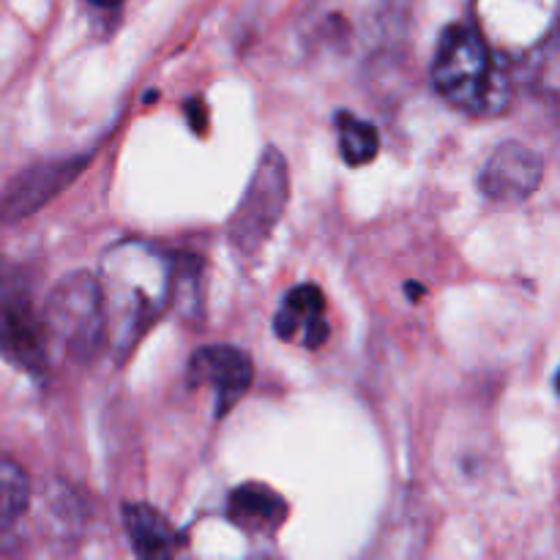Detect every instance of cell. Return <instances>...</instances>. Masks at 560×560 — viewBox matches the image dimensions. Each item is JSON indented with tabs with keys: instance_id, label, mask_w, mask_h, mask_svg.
Here are the masks:
<instances>
[{
	"instance_id": "6da1fadb",
	"label": "cell",
	"mask_w": 560,
	"mask_h": 560,
	"mask_svg": "<svg viewBox=\"0 0 560 560\" xmlns=\"http://www.w3.org/2000/svg\"><path fill=\"white\" fill-rule=\"evenodd\" d=\"M96 284L107 345L120 355L135 348L173 301V262L145 241H118L104 252Z\"/></svg>"
},
{
	"instance_id": "7a4b0ae2",
	"label": "cell",
	"mask_w": 560,
	"mask_h": 560,
	"mask_svg": "<svg viewBox=\"0 0 560 560\" xmlns=\"http://www.w3.org/2000/svg\"><path fill=\"white\" fill-rule=\"evenodd\" d=\"M432 85L454 109L474 118H495L512 102V71L470 25L443 27L432 60Z\"/></svg>"
},
{
	"instance_id": "3957f363",
	"label": "cell",
	"mask_w": 560,
	"mask_h": 560,
	"mask_svg": "<svg viewBox=\"0 0 560 560\" xmlns=\"http://www.w3.org/2000/svg\"><path fill=\"white\" fill-rule=\"evenodd\" d=\"M397 20L399 0H312L304 36L315 52L361 60L386 47Z\"/></svg>"
},
{
	"instance_id": "277c9868",
	"label": "cell",
	"mask_w": 560,
	"mask_h": 560,
	"mask_svg": "<svg viewBox=\"0 0 560 560\" xmlns=\"http://www.w3.org/2000/svg\"><path fill=\"white\" fill-rule=\"evenodd\" d=\"M47 345H58L66 359L88 364L107 345L102 295L96 277L91 273H69L49 293L42 315Z\"/></svg>"
},
{
	"instance_id": "5b68a950",
	"label": "cell",
	"mask_w": 560,
	"mask_h": 560,
	"mask_svg": "<svg viewBox=\"0 0 560 560\" xmlns=\"http://www.w3.org/2000/svg\"><path fill=\"white\" fill-rule=\"evenodd\" d=\"M556 16L558 0H474L476 31L506 60L536 52L552 36Z\"/></svg>"
},
{
	"instance_id": "8992f818",
	"label": "cell",
	"mask_w": 560,
	"mask_h": 560,
	"mask_svg": "<svg viewBox=\"0 0 560 560\" xmlns=\"http://www.w3.org/2000/svg\"><path fill=\"white\" fill-rule=\"evenodd\" d=\"M0 355L16 370L42 377L47 370V337L20 268L0 257Z\"/></svg>"
},
{
	"instance_id": "52a82bcc",
	"label": "cell",
	"mask_w": 560,
	"mask_h": 560,
	"mask_svg": "<svg viewBox=\"0 0 560 560\" xmlns=\"http://www.w3.org/2000/svg\"><path fill=\"white\" fill-rule=\"evenodd\" d=\"M288 195V162L277 148H268L230 219V241L246 255L260 249L282 219Z\"/></svg>"
},
{
	"instance_id": "ba28073f",
	"label": "cell",
	"mask_w": 560,
	"mask_h": 560,
	"mask_svg": "<svg viewBox=\"0 0 560 560\" xmlns=\"http://www.w3.org/2000/svg\"><path fill=\"white\" fill-rule=\"evenodd\" d=\"M255 366L244 350L233 345H211L191 355L189 383L191 386H208L217 402V416H224L238 405V399L249 392Z\"/></svg>"
},
{
	"instance_id": "9c48e42d",
	"label": "cell",
	"mask_w": 560,
	"mask_h": 560,
	"mask_svg": "<svg viewBox=\"0 0 560 560\" xmlns=\"http://www.w3.org/2000/svg\"><path fill=\"white\" fill-rule=\"evenodd\" d=\"M541 175H545V164L530 148L520 142H503L481 170V191L490 200L514 206V202L528 200L539 189Z\"/></svg>"
},
{
	"instance_id": "30bf717a",
	"label": "cell",
	"mask_w": 560,
	"mask_h": 560,
	"mask_svg": "<svg viewBox=\"0 0 560 560\" xmlns=\"http://www.w3.org/2000/svg\"><path fill=\"white\" fill-rule=\"evenodd\" d=\"M82 159H69V162H47L27 167L25 173L16 175L9 184L5 195L0 197V222H20V219L31 217L38 208L47 206L60 189L77 178L82 170Z\"/></svg>"
},
{
	"instance_id": "8fae6325",
	"label": "cell",
	"mask_w": 560,
	"mask_h": 560,
	"mask_svg": "<svg viewBox=\"0 0 560 560\" xmlns=\"http://www.w3.org/2000/svg\"><path fill=\"white\" fill-rule=\"evenodd\" d=\"M323 306H326V301H323L320 288L299 284V288L290 290L282 310L273 317V331L284 342H293V339L301 337L306 348H320L328 337V326L323 320Z\"/></svg>"
},
{
	"instance_id": "7c38bea8",
	"label": "cell",
	"mask_w": 560,
	"mask_h": 560,
	"mask_svg": "<svg viewBox=\"0 0 560 560\" xmlns=\"http://www.w3.org/2000/svg\"><path fill=\"white\" fill-rule=\"evenodd\" d=\"M124 525L140 560H173L178 550V534L164 514L148 503H126Z\"/></svg>"
},
{
	"instance_id": "4fadbf2b",
	"label": "cell",
	"mask_w": 560,
	"mask_h": 560,
	"mask_svg": "<svg viewBox=\"0 0 560 560\" xmlns=\"http://www.w3.org/2000/svg\"><path fill=\"white\" fill-rule=\"evenodd\" d=\"M284 501L262 485H244L230 495V520L246 530H277L284 520Z\"/></svg>"
},
{
	"instance_id": "5bb4252c",
	"label": "cell",
	"mask_w": 560,
	"mask_h": 560,
	"mask_svg": "<svg viewBox=\"0 0 560 560\" xmlns=\"http://www.w3.org/2000/svg\"><path fill=\"white\" fill-rule=\"evenodd\" d=\"M337 137L339 153L350 167L370 164L381 151V135H377L375 126L364 118H355L353 113L337 115Z\"/></svg>"
},
{
	"instance_id": "9a60e30c",
	"label": "cell",
	"mask_w": 560,
	"mask_h": 560,
	"mask_svg": "<svg viewBox=\"0 0 560 560\" xmlns=\"http://www.w3.org/2000/svg\"><path fill=\"white\" fill-rule=\"evenodd\" d=\"M27 501H31V485L25 470L14 459H0V534L25 514Z\"/></svg>"
},
{
	"instance_id": "2e32d148",
	"label": "cell",
	"mask_w": 560,
	"mask_h": 560,
	"mask_svg": "<svg viewBox=\"0 0 560 560\" xmlns=\"http://www.w3.org/2000/svg\"><path fill=\"white\" fill-rule=\"evenodd\" d=\"M93 5H104V9H113V5L124 3V0H91Z\"/></svg>"
}]
</instances>
